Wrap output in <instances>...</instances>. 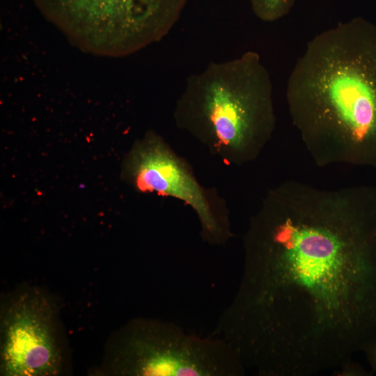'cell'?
Segmentation results:
<instances>
[{"instance_id":"6da1fadb","label":"cell","mask_w":376,"mask_h":376,"mask_svg":"<svg viewBox=\"0 0 376 376\" xmlns=\"http://www.w3.org/2000/svg\"><path fill=\"white\" fill-rule=\"evenodd\" d=\"M243 249L215 335L246 371L347 369L376 338V185L283 181L251 216Z\"/></svg>"},{"instance_id":"7a4b0ae2","label":"cell","mask_w":376,"mask_h":376,"mask_svg":"<svg viewBox=\"0 0 376 376\" xmlns=\"http://www.w3.org/2000/svg\"><path fill=\"white\" fill-rule=\"evenodd\" d=\"M286 100L318 166L376 169V24L357 17L316 35L290 75Z\"/></svg>"},{"instance_id":"3957f363","label":"cell","mask_w":376,"mask_h":376,"mask_svg":"<svg viewBox=\"0 0 376 376\" xmlns=\"http://www.w3.org/2000/svg\"><path fill=\"white\" fill-rule=\"evenodd\" d=\"M177 127L226 164L256 160L276 127L273 85L259 54L211 62L191 75L173 112Z\"/></svg>"},{"instance_id":"277c9868","label":"cell","mask_w":376,"mask_h":376,"mask_svg":"<svg viewBox=\"0 0 376 376\" xmlns=\"http://www.w3.org/2000/svg\"><path fill=\"white\" fill-rule=\"evenodd\" d=\"M42 15L75 47L118 58L159 42L187 0H33Z\"/></svg>"},{"instance_id":"5b68a950","label":"cell","mask_w":376,"mask_h":376,"mask_svg":"<svg viewBox=\"0 0 376 376\" xmlns=\"http://www.w3.org/2000/svg\"><path fill=\"white\" fill-rule=\"evenodd\" d=\"M109 372L135 376H242L246 371L221 338L189 334L175 323L135 319L116 334Z\"/></svg>"},{"instance_id":"8992f818","label":"cell","mask_w":376,"mask_h":376,"mask_svg":"<svg viewBox=\"0 0 376 376\" xmlns=\"http://www.w3.org/2000/svg\"><path fill=\"white\" fill-rule=\"evenodd\" d=\"M123 174L140 191L156 192L189 205L207 243L219 245L232 237L223 201L198 182L188 163L157 133L149 131L134 144L125 160Z\"/></svg>"},{"instance_id":"52a82bcc","label":"cell","mask_w":376,"mask_h":376,"mask_svg":"<svg viewBox=\"0 0 376 376\" xmlns=\"http://www.w3.org/2000/svg\"><path fill=\"white\" fill-rule=\"evenodd\" d=\"M53 303L38 290L19 295L1 320V375H55L61 368Z\"/></svg>"},{"instance_id":"ba28073f","label":"cell","mask_w":376,"mask_h":376,"mask_svg":"<svg viewBox=\"0 0 376 376\" xmlns=\"http://www.w3.org/2000/svg\"><path fill=\"white\" fill-rule=\"evenodd\" d=\"M255 15L265 22H272L287 15L295 0H249Z\"/></svg>"},{"instance_id":"9c48e42d","label":"cell","mask_w":376,"mask_h":376,"mask_svg":"<svg viewBox=\"0 0 376 376\" xmlns=\"http://www.w3.org/2000/svg\"><path fill=\"white\" fill-rule=\"evenodd\" d=\"M364 353L371 368L376 372V338L366 348Z\"/></svg>"}]
</instances>
